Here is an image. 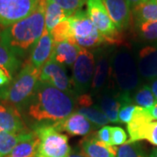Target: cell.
I'll list each match as a JSON object with an SVG mask.
<instances>
[{
	"label": "cell",
	"mask_w": 157,
	"mask_h": 157,
	"mask_svg": "<svg viewBox=\"0 0 157 157\" xmlns=\"http://www.w3.org/2000/svg\"><path fill=\"white\" fill-rule=\"evenodd\" d=\"M74 109L73 95L39 81L29 101L28 115L39 124H54L71 115Z\"/></svg>",
	"instance_id": "1"
},
{
	"label": "cell",
	"mask_w": 157,
	"mask_h": 157,
	"mask_svg": "<svg viewBox=\"0 0 157 157\" xmlns=\"http://www.w3.org/2000/svg\"><path fill=\"white\" fill-rule=\"evenodd\" d=\"M45 2L39 0L36 10L28 17L0 32V39L17 56L32 52L45 30Z\"/></svg>",
	"instance_id": "2"
},
{
	"label": "cell",
	"mask_w": 157,
	"mask_h": 157,
	"mask_svg": "<svg viewBox=\"0 0 157 157\" xmlns=\"http://www.w3.org/2000/svg\"><path fill=\"white\" fill-rule=\"evenodd\" d=\"M40 78V69L27 61L17 76L0 89V100L13 107H21L33 96Z\"/></svg>",
	"instance_id": "3"
},
{
	"label": "cell",
	"mask_w": 157,
	"mask_h": 157,
	"mask_svg": "<svg viewBox=\"0 0 157 157\" xmlns=\"http://www.w3.org/2000/svg\"><path fill=\"white\" fill-rule=\"evenodd\" d=\"M39 139L36 157H68L71 147L67 135L61 134L52 123H40L33 130Z\"/></svg>",
	"instance_id": "4"
},
{
	"label": "cell",
	"mask_w": 157,
	"mask_h": 157,
	"mask_svg": "<svg viewBox=\"0 0 157 157\" xmlns=\"http://www.w3.org/2000/svg\"><path fill=\"white\" fill-rule=\"evenodd\" d=\"M86 13L97 30L109 45H121L123 36L113 24L102 0H86Z\"/></svg>",
	"instance_id": "5"
},
{
	"label": "cell",
	"mask_w": 157,
	"mask_h": 157,
	"mask_svg": "<svg viewBox=\"0 0 157 157\" xmlns=\"http://www.w3.org/2000/svg\"><path fill=\"white\" fill-rule=\"evenodd\" d=\"M68 18L71 23L73 38L78 46L87 49L105 44L104 39L90 19L86 11L80 10Z\"/></svg>",
	"instance_id": "6"
},
{
	"label": "cell",
	"mask_w": 157,
	"mask_h": 157,
	"mask_svg": "<svg viewBox=\"0 0 157 157\" xmlns=\"http://www.w3.org/2000/svg\"><path fill=\"white\" fill-rule=\"evenodd\" d=\"M114 78L122 93L129 94L139 85V71L135 59L128 52H120L115 55L113 64Z\"/></svg>",
	"instance_id": "7"
},
{
	"label": "cell",
	"mask_w": 157,
	"mask_h": 157,
	"mask_svg": "<svg viewBox=\"0 0 157 157\" xmlns=\"http://www.w3.org/2000/svg\"><path fill=\"white\" fill-rule=\"evenodd\" d=\"M94 73V56L87 49L81 48L73 66L71 86L73 95H80L91 87Z\"/></svg>",
	"instance_id": "8"
},
{
	"label": "cell",
	"mask_w": 157,
	"mask_h": 157,
	"mask_svg": "<svg viewBox=\"0 0 157 157\" xmlns=\"http://www.w3.org/2000/svg\"><path fill=\"white\" fill-rule=\"evenodd\" d=\"M38 5L39 0H0V29L4 30L28 17Z\"/></svg>",
	"instance_id": "9"
},
{
	"label": "cell",
	"mask_w": 157,
	"mask_h": 157,
	"mask_svg": "<svg viewBox=\"0 0 157 157\" xmlns=\"http://www.w3.org/2000/svg\"><path fill=\"white\" fill-rule=\"evenodd\" d=\"M39 81L49 84L62 92L73 95L71 80L65 66L51 59L40 69Z\"/></svg>",
	"instance_id": "10"
},
{
	"label": "cell",
	"mask_w": 157,
	"mask_h": 157,
	"mask_svg": "<svg viewBox=\"0 0 157 157\" xmlns=\"http://www.w3.org/2000/svg\"><path fill=\"white\" fill-rule=\"evenodd\" d=\"M75 109L76 113L86 118L94 127H104L110 122L101 108L94 104L90 94L86 93L76 97Z\"/></svg>",
	"instance_id": "11"
},
{
	"label": "cell",
	"mask_w": 157,
	"mask_h": 157,
	"mask_svg": "<svg viewBox=\"0 0 157 157\" xmlns=\"http://www.w3.org/2000/svg\"><path fill=\"white\" fill-rule=\"evenodd\" d=\"M0 130L13 134L29 132L18 108L7 103H0Z\"/></svg>",
	"instance_id": "12"
},
{
	"label": "cell",
	"mask_w": 157,
	"mask_h": 157,
	"mask_svg": "<svg viewBox=\"0 0 157 157\" xmlns=\"http://www.w3.org/2000/svg\"><path fill=\"white\" fill-rule=\"evenodd\" d=\"M113 24L120 32L128 27L133 19L132 11L126 0H102Z\"/></svg>",
	"instance_id": "13"
},
{
	"label": "cell",
	"mask_w": 157,
	"mask_h": 157,
	"mask_svg": "<svg viewBox=\"0 0 157 157\" xmlns=\"http://www.w3.org/2000/svg\"><path fill=\"white\" fill-rule=\"evenodd\" d=\"M53 126L59 132L65 131L72 136H86L94 127L86 118L76 112L61 121L54 123Z\"/></svg>",
	"instance_id": "14"
},
{
	"label": "cell",
	"mask_w": 157,
	"mask_h": 157,
	"mask_svg": "<svg viewBox=\"0 0 157 157\" xmlns=\"http://www.w3.org/2000/svg\"><path fill=\"white\" fill-rule=\"evenodd\" d=\"M153 121V117L147 109L136 107L135 113L128 123L129 140L127 142H136L145 139L147 129Z\"/></svg>",
	"instance_id": "15"
},
{
	"label": "cell",
	"mask_w": 157,
	"mask_h": 157,
	"mask_svg": "<svg viewBox=\"0 0 157 157\" xmlns=\"http://www.w3.org/2000/svg\"><path fill=\"white\" fill-rule=\"evenodd\" d=\"M137 67L143 78H157V44L147 45L139 51Z\"/></svg>",
	"instance_id": "16"
},
{
	"label": "cell",
	"mask_w": 157,
	"mask_h": 157,
	"mask_svg": "<svg viewBox=\"0 0 157 157\" xmlns=\"http://www.w3.org/2000/svg\"><path fill=\"white\" fill-rule=\"evenodd\" d=\"M79 146L86 157H116L117 147L99 140L94 135H86Z\"/></svg>",
	"instance_id": "17"
},
{
	"label": "cell",
	"mask_w": 157,
	"mask_h": 157,
	"mask_svg": "<svg viewBox=\"0 0 157 157\" xmlns=\"http://www.w3.org/2000/svg\"><path fill=\"white\" fill-rule=\"evenodd\" d=\"M52 46H53V41L52 39L50 32L45 29L40 39L35 45L33 51L31 52V55L28 61L34 67L41 69L45 63L50 59L52 52Z\"/></svg>",
	"instance_id": "18"
},
{
	"label": "cell",
	"mask_w": 157,
	"mask_h": 157,
	"mask_svg": "<svg viewBox=\"0 0 157 157\" xmlns=\"http://www.w3.org/2000/svg\"><path fill=\"white\" fill-rule=\"evenodd\" d=\"M80 49L81 47L77 44L68 41L53 44L51 59L63 66L73 67L78 58Z\"/></svg>",
	"instance_id": "19"
},
{
	"label": "cell",
	"mask_w": 157,
	"mask_h": 157,
	"mask_svg": "<svg viewBox=\"0 0 157 157\" xmlns=\"http://www.w3.org/2000/svg\"><path fill=\"white\" fill-rule=\"evenodd\" d=\"M111 73V67L109 66V61L107 56L105 54H101L98 57V60L96 62L94 77L91 84V88L94 92H98L106 85L109 75Z\"/></svg>",
	"instance_id": "20"
},
{
	"label": "cell",
	"mask_w": 157,
	"mask_h": 157,
	"mask_svg": "<svg viewBox=\"0 0 157 157\" xmlns=\"http://www.w3.org/2000/svg\"><path fill=\"white\" fill-rule=\"evenodd\" d=\"M98 107L105 113V115L108 118L109 121L117 123L119 122L118 114L120 108L121 107L120 94L119 95H113L109 94H102L99 100Z\"/></svg>",
	"instance_id": "21"
},
{
	"label": "cell",
	"mask_w": 157,
	"mask_h": 157,
	"mask_svg": "<svg viewBox=\"0 0 157 157\" xmlns=\"http://www.w3.org/2000/svg\"><path fill=\"white\" fill-rule=\"evenodd\" d=\"M33 135V131L23 134H13L0 130V157H6L22 140Z\"/></svg>",
	"instance_id": "22"
},
{
	"label": "cell",
	"mask_w": 157,
	"mask_h": 157,
	"mask_svg": "<svg viewBox=\"0 0 157 157\" xmlns=\"http://www.w3.org/2000/svg\"><path fill=\"white\" fill-rule=\"evenodd\" d=\"M69 17L67 12L52 0L45 2V29L51 32L57 25L65 18Z\"/></svg>",
	"instance_id": "23"
},
{
	"label": "cell",
	"mask_w": 157,
	"mask_h": 157,
	"mask_svg": "<svg viewBox=\"0 0 157 157\" xmlns=\"http://www.w3.org/2000/svg\"><path fill=\"white\" fill-rule=\"evenodd\" d=\"M135 23L157 21V0H147L132 9Z\"/></svg>",
	"instance_id": "24"
},
{
	"label": "cell",
	"mask_w": 157,
	"mask_h": 157,
	"mask_svg": "<svg viewBox=\"0 0 157 157\" xmlns=\"http://www.w3.org/2000/svg\"><path fill=\"white\" fill-rule=\"evenodd\" d=\"M39 144V137L33 131V135L19 142L6 157H36Z\"/></svg>",
	"instance_id": "25"
},
{
	"label": "cell",
	"mask_w": 157,
	"mask_h": 157,
	"mask_svg": "<svg viewBox=\"0 0 157 157\" xmlns=\"http://www.w3.org/2000/svg\"><path fill=\"white\" fill-rule=\"evenodd\" d=\"M21 66V60L0 39V67L4 68L12 77Z\"/></svg>",
	"instance_id": "26"
},
{
	"label": "cell",
	"mask_w": 157,
	"mask_h": 157,
	"mask_svg": "<svg viewBox=\"0 0 157 157\" xmlns=\"http://www.w3.org/2000/svg\"><path fill=\"white\" fill-rule=\"evenodd\" d=\"M50 33L53 41V44L61 43L64 41H68V42L76 44L73 38L71 23L68 17L59 23L51 31Z\"/></svg>",
	"instance_id": "27"
},
{
	"label": "cell",
	"mask_w": 157,
	"mask_h": 157,
	"mask_svg": "<svg viewBox=\"0 0 157 157\" xmlns=\"http://www.w3.org/2000/svg\"><path fill=\"white\" fill-rule=\"evenodd\" d=\"M133 100L136 106L147 110L154 107L157 103V100L154 94L152 93L150 86L147 85H144L136 90Z\"/></svg>",
	"instance_id": "28"
},
{
	"label": "cell",
	"mask_w": 157,
	"mask_h": 157,
	"mask_svg": "<svg viewBox=\"0 0 157 157\" xmlns=\"http://www.w3.org/2000/svg\"><path fill=\"white\" fill-rule=\"evenodd\" d=\"M120 99L121 107L118 114L119 122L128 124L133 117L137 106L133 103L130 94L128 93H121V94H120Z\"/></svg>",
	"instance_id": "29"
},
{
	"label": "cell",
	"mask_w": 157,
	"mask_h": 157,
	"mask_svg": "<svg viewBox=\"0 0 157 157\" xmlns=\"http://www.w3.org/2000/svg\"><path fill=\"white\" fill-rule=\"evenodd\" d=\"M135 27L140 39L148 42L157 41V21L135 23Z\"/></svg>",
	"instance_id": "30"
},
{
	"label": "cell",
	"mask_w": 157,
	"mask_h": 157,
	"mask_svg": "<svg viewBox=\"0 0 157 157\" xmlns=\"http://www.w3.org/2000/svg\"><path fill=\"white\" fill-rule=\"evenodd\" d=\"M116 157H147L136 142H127L117 147Z\"/></svg>",
	"instance_id": "31"
},
{
	"label": "cell",
	"mask_w": 157,
	"mask_h": 157,
	"mask_svg": "<svg viewBox=\"0 0 157 157\" xmlns=\"http://www.w3.org/2000/svg\"><path fill=\"white\" fill-rule=\"evenodd\" d=\"M58 6L67 12L68 17H71L75 12L80 11L81 7L86 3V0H52Z\"/></svg>",
	"instance_id": "32"
},
{
	"label": "cell",
	"mask_w": 157,
	"mask_h": 157,
	"mask_svg": "<svg viewBox=\"0 0 157 157\" xmlns=\"http://www.w3.org/2000/svg\"><path fill=\"white\" fill-rule=\"evenodd\" d=\"M127 133L121 127H111V145L121 146L128 141Z\"/></svg>",
	"instance_id": "33"
},
{
	"label": "cell",
	"mask_w": 157,
	"mask_h": 157,
	"mask_svg": "<svg viewBox=\"0 0 157 157\" xmlns=\"http://www.w3.org/2000/svg\"><path fill=\"white\" fill-rule=\"evenodd\" d=\"M151 144L157 146V121H152L147 129L145 139Z\"/></svg>",
	"instance_id": "34"
},
{
	"label": "cell",
	"mask_w": 157,
	"mask_h": 157,
	"mask_svg": "<svg viewBox=\"0 0 157 157\" xmlns=\"http://www.w3.org/2000/svg\"><path fill=\"white\" fill-rule=\"evenodd\" d=\"M96 137L99 140L108 145H111V127L104 126L96 134Z\"/></svg>",
	"instance_id": "35"
},
{
	"label": "cell",
	"mask_w": 157,
	"mask_h": 157,
	"mask_svg": "<svg viewBox=\"0 0 157 157\" xmlns=\"http://www.w3.org/2000/svg\"><path fill=\"white\" fill-rule=\"evenodd\" d=\"M12 80L11 74L4 68L0 67V87H4Z\"/></svg>",
	"instance_id": "36"
},
{
	"label": "cell",
	"mask_w": 157,
	"mask_h": 157,
	"mask_svg": "<svg viewBox=\"0 0 157 157\" xmlns=\"http://www.w3.org/2000/svg\"><path fill=\"white\" fill-rule=\"evenodd\" d=\"M126 1L128 4L129 7H130L131 11H132V9H134L135 6H139V5L142 4L143 2H145L147 0H126Z\"/></svg>",
	"instance_id": "37"
},
{
	"label": "cell",
	"mask_w": 157,
	"mask_h": 157,
	"mask_svg": "<svg viewBox=\"0 0 157 157\" xmlns=\"http://www.w3.org/2000/svg\"><path fill=\"white\" fill-rule=\"evenodd\" d=\"M150 88L152 90V93L154 94V95L155 97V99L157 100V78L152 79L150 85H149Z\"/></svg>",
	"instance_id": "38"
},
{
	"label": "cell",
	"mask_w": 157,
	"mask_h": 157,
	"mask_svg": "<svg viewBox=\"0 0 157 157\" xmlns=\"http://www.w3.org/2000/svg\"><path fill=\"white\" fill-rule=\"evenodd\" d=\"M148 112L151 114V116L153 117V119L157 120V103L154 106V107H151L150 109H148Z\"/></svg>",
	"instance_id": "39"
},
{
	"label": "cell",
	"mask_w": 157,
	"mask_h": 157,
	"mask_svg": "<svg viewBox=\"0 0 157 157\" xmlns=\"http://www.w3.org/2000/svg\"><path fill=\"white\" fill-rule=\"evenodd\" d=\"M68 157H86V156L84 154H81V153H74V154L70 155Z\"/></svg>",
	"instance_id": "40"
},
{
	"label": "cell",
	"mask_w": 157,
	"mask_h": 157,
	"mask_svg": "<svg viewBox=\"0 0 157 157\" xmlns=\"http://www.w3.org/2000/svg\"><path fill=\"white\" fill-rule=\"evenodd\" d=\"M149 157H157V148L156 149H154V150L152 151L151 155H150V156Z\"/></svg>",
	"instance_id": "41"
},
{
	"label": "cell",
	"mask_w": 157,
	"mask_h": 157,
	"mask_svg": "<svg viewBox=\"0 0 157 157\" xmlns=\"http://www.w3.org/2000/svg\"><path fill=\"white\" fill-rule=\"evenodd\" d=\"M0 32H1V31H0Z\"/></svg>",
	"instance_id": "42"
}]
</instances>
